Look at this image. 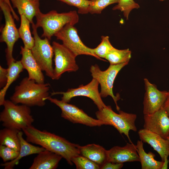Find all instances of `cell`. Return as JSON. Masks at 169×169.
I'll use <instances>...</instances> for the list:
<instances>
[{"mask_svg":"<svg viewBox=\"0 0 169 169\" xmlns=\"http://www.w3.org/2000/svg\"><path fill=\"white\" fill-rule=\"evenodd\" d=\"M26 140L62 156L70 165L72 159L80 155L79 145L71 143L65 138L46 131H41L32 125L22 130Z\"/></svg>","mask_w":169,"mask_h":169,"instance_id":"obj_1","label":"cell"},{"mask_svg":"<svg viewBox=\"0 0 169 169\" xmlns=\"http://www.w3.org/2000/svg\"><path fill=\"white\" fill-rule=\"evenodd\" d=\"M50 86L49 83H38L25 77L15 87L10 100L15 104L30 107L43 106L46 104L45 99L49 96Z\"/></svg>","mask_w":169,"mask_h":169,"instance_id":"obj_2","label":"cell"},{"mask_svg":"<svg viewBox=\"0 0 169 169\" xmlns=\"http://www.w3.org/2000/svg\"><path fill=\"white\" fill-rule=\"evenodd\" d=\"M37 28L41 27L43 30L42 37L50 40L52 37L66 25H74L79 21V16L75 10L67 12L58 13L52 10L46 13L41 12L35 16Z\"/></svg>","mask_w":169,"mask_h":169,"instance_id":"obj_3","label":"cell"},{"mask_svg":"<svg viewBox=\"0 0 169 169\" xmlns=\"http://www.w3.org/2000/svg\"><path fill=\"white\" fill-rule=\"evenodd\" d=\"M3 106L0 121L4 127L21 131L32 125L34 119L30 107L18 105L8 100H5Z\"/></svg>","mask_w":169,"mask_h":169,"instance_id":"obj_4","label":"cell"},{"mask_svg":"<svg viewBox=\"0 0 169 169\" xmlns=\"http://www.w3.org/2000/svg\"><path fill=\"white\" fill-rule=\"evenodd\" d=\"M119 113L115 112L110 106L107 105L95 113L97 119L102 121L104 125L113 126L122 134H124L128 138L130 143H132L129 136L131 130L137 131L135 125L137 115L120 110Z\"/></svg>","mask_w":169,"mask_h":169,"instance_id":"obj_5","label":"cell"},{"mask_svg":"<svg viewBox=\"0 0 169 169\" xmlns=\"http://www.w3.org/2000/svg\"><path fill=\"white\" fill-rule=\"evenodd\" d=\"M128 63H125L116 65H110L106 70L102 71L96 64L92 65L90 71L93 78L97 80L101 87L100 92L102 98H105L110 96L113 99L116 105L117 110L119 111L120 108L117 102L120 99L118 94L115 95L113 93V88L115 79L119 72Z\"/></svg>","mask_w":169,"mask_h":169,"instance_id":"obj_6","label":"cell"},{"mask_svg":"<svg viewBox=\"0 0 169 169\" xmlns=\"http://www.w3.org/2000/svg\"><path fill=\"white\" fill-rule=\"evenodd\" d=\"M31 24L34 39V45L30 50L31 53L42 70L53 80L54 68L52 59L54 53L52 46L47 38H45L42 39L39 37L34 23Z\"/></svg>","mask_w":169,"mask_h":169,"instance_id":"obj_7","label":"cell"},{"mask_svg":"<svg viewBox=\"0 0 169 169\" xmlns=\"http://www.w3.org/2000/svg\"><path fill=\"white\" fill-rule=\"evenodd\" d=\"M0 7L5 19V25L1 31L0 42H5L6 44V57L8 66L15 60L13 56V48L15 43L20 37L9 7L3 0H0Z\"/></svg>","mask_w":169,"mask_h":169,"instance_id":"obj_8","label":"cell"},{"mask_svg":"<svg viewBox=\"0 0 169 169\" xmlns=\"http://www.w3.org/2000/svg\"><path fill=\"white\" fill-rule=\"evenodd\" d=\"M54 36L57 39L62 41L63 44L76 57L85 55L105 61L94 53L93 49L88 47L83 43L78 35L77 29L74 25L69 24L66 25Z\"/></svg>","mask_w":169,"mask_h":169,"instance_id":"obj_9","label":"cell"},{"mask_svg":"<svg viewBox=\"0 0 169 169\" xmlns=\"http://www.w3.org/2000/svg\"><path fill=\"white\" fill-rule=\"evenodd\" d=\"M55 67L53 80H58L66 72H75L79 68L75 55L63 44L55 41L52 43Z\"/></svg>","mask_w":169,"mask_h":169,"instance_id":"obj_10","label":"cell"},{"mask_svg":"<svg viewBox=\"0 0 169 169\" xmlns=\"http://www.w3.org/2000/svg\"><path fill=\"white\" fill-rule=\"evenodd\" d=\"M58 106L61 111V116L73 123H79L90 127L104 125L103 122L90 117L74 105L49 96L45 99Z\"/></svg>","mask_w":169,"mask_h":169,"instance_id":"obj_11","label":"cell"},{"mask_svg":"<svg viewBox=\"0 0 169 169\" xmlns=\"http://www.w3.org/2000/svg\"><path fill=\"white\" fill-rule=\"evenodd\" d=\"M99 83L97 80L93 78L88 84L81 85L76 88L68 89L66 92H53L51 96L62 95L61 100L69 103L72 98L78 96L87 97L93 100L99 110L106 106L102 100L98 90Z\"/></svg>","mask_w":169,"mask_h":169,"instance_id":"obj_12","label":"cell"},{"mask_svg":"<svg viewBox=\"0 0 169 169\" xmlns=\"http://www.w3.org/2000/svg\"><path fill=\"white\" fill-rule=\"evenodd\" d=\"M145 92L143 102V113L152 114L162 107L168 92L158 90L156 85L150 83L146 78L144 79Z\"/></svg>","mask_w":169,"mask_h":169,"instance_id":"obj_13","label":"cell"},{"mask_svg":"<svg viewBox=\"0 0 169 169\" xmlns=\"http://www.w3.org/2000/svg\"><path fill=\"white\" fill-rule=\"evenodd\" d=\"M143 128L166 139L169 136V117L162 107L151 114L144 115Z\"/></svg>","mask_w":169,"mask_h":169,"instance_id":"obj_14","label":"cell"},{"mask_svg":"<svg viewBox=\"0 0 169 169\" xmlns=\"http://www.w3.org/2000/svg\"><path fill=\"white\" fill-rule=\"evenodd\" d=\"M107 161L117 163L140 161L136 145L127 143L123 147L115 146L107 150Z\"/></svg>","mask_w":169,"mask_h":169,"instance_id":"obj_15","label":"cell"},{"mask_svg":"<svg viewBox=\"0 0 169 169\" xmlns=\"http://www.w3.org/2000/svg\"><path fill=\"white\" fill-rule=\"evenodd\" d=\"M140 140L149 144L156 151L161 160L169 156V140L147 129L143 128L138 132Z\"/></svg>","mask_w":169,"mask_h":169,"instance_id":"obj_16","label":"cell"},{"mask_svg":"<svg viewBox=\"0 0 169 169\" xmlns=\"http://www.w3.org/2000/svg\"><path fill=\"white\" fill-rule=\"evenodd\" d=\"M20 60L23 69L27 70L29 79L33 80L39 84L44 83V76L40 66L33 56L31 50L20 47Z\"/></svg>","mask_w":169,"mask_h":169,"instance_id":"obj_17","label":"cell"},{"mask_svg":"<svg viewBox=\"0 0 169 169\" xmlns=\"http://www.w3.org/2000/svg\"><path fill=\"white\" fill-rule=\"evenodd\" d=\"M61 156L45 150L34 158L29 169H55L62 158Z\"/></svg>","mask_w":169,"mask_h":169,"instance_id":"obj_18","label":"cell"},{"mask_svg":"<svg viewBox=\"0 0 169 169\" xmlns=\"http://www.w3.org/2000/svg\"><path fill=\"white\" fill-rule=\"evenodd\" d=\"M22 131H19L18 133L20 143L19 155L16 159L13 161L2 163L1 166L4 167V169H13L15 166L19 163L20 160L22 158L32 154H38L45 150L41 146L33 145L25 140L23 136V132Z\"/></svg>","mask_w":169,"mask_h":169,"instance_id":"obj_19","label":"cell"},{"mask_svg":"<svg viewBox=\"0 0 169 169\" xmlns=\"http://www.w3.org/2000/svg\"><path fill=\"white\" fill-rule=\"evenodd\" d=\"M80 154L100 167L107 161V150L99 145L92 144L79 147Z\"/></svg>","mask_w":169,"mask_h":169,"instance_id":"obj_20","label":"cell"},{"mask_svg":"<svg viewBox=\"0 0 169 169\" xmlns=\"http://www.w3.org/2000/svg\"><path fill=\"white\" fill-rule=\"evenodd\" d=\"M13 8H17L20 15H25L32 24L33 18L41 11L39 0H10Z\"/></svg>","mask_w":169,"mask_h":169,"instance_id":"obj_21","label":"cell"},{"mask_svg":"<svg viewBox=\"0 0 169 169\" xmlns=\"http://www.w3.org/2000/svg\"><path fill=\"white\" fill-rule=\"evenodd\" d=\"M136 146L142 169H161L163 161L156 160L154 159L155 155L153 152H146L143 148V142L141 140L137 141Z\"/></svg>","mask_w":169,"mask_h":169,"instance_id":"obj_22","label":"cell"},{"mask_svg":"<svg viewBox=\"0 0 169 169\" xmlns=\"http://www.w3.org/2000/svg\"><path fill=\"white\" fill-rule=\"evenodd\" d=\"M8 73L7 83L0 91V105L3 106L5 100V96L10 85L19 77L23 69L20 60L14 61L8 66Z\"/></svg>","mask_w":169,"mask_h":169,"instance_id":"obj_23","label":"cell"},{"mask_svg":"<svg viewBox=\"0 0 169 169\" xmlns=\"http://www.w3.org/2000/svg\"><path fill=\"white\" fill-rule=\"evenodd\" d=\"M19 131L6 127L0 131V144L18 151L20 149Z\"/></svg>","mask_w":169,"mask_h":169,"instance_id":"obj_24","label":"cell"},{"mask_svg":"<svg viewBox=\"0 0 169 169\" xmlns=\"http://www.w3.org/2000/svg\"><path fill=\"white\" fill-rule=\"evenodd\" d=\"M20 25L18 29L20 38L23 42L24 47L31 50L33 47L34 44V39L31 35L30 30L29 20L24 15H20Z\"/></svg>","mask_w":169,"mask_h":169,"instance_id":"obj_25","label":"cell"},{"mask_svg":"<svg viewBox=\"0 0 169 169\" xmlns=\"http://www.w3.org/2000/svg\"><path fill=\"white\" fill-rule=\"evenodd\" d=\"M131 51L129 49H118L113 47L105 58L110 65L129 63L131 57Z\"/></svg>","mask_w":169,"mask_h":169,"instance_id":"obj_26","label":"cell"},{"mask_svg":"<svg viewBox=\"0 0 169 169\" xmlns=\"http://www.w3.org/2000/svg\"><path fill=\"white\" fill-rule=\"evenodd\" d=\"M117 4L114 7L112 10H119L123 12L126 20L128 19L129 14L134 9H138L140 5L134 0H119Z\"/></svg>","mask_w":169,"mask_h":169,"instance_id":"obj_27","label":"cell"},{"mask_svg":"<svg viewBox=\"0 0 169 169\" xmlns=\"http://www.w3.org/2000/svg\"><path fill=\"white\" fill-rule=\"evenodd\" d=\"M119 0H90L89 13L100 14L109 5L117 3Z\"/></svg>","mask_w":169,"mask_h":169,"instance_id":"obj_28","label":"cell"},{"mask_svg":"<svg viewBox=\"0 0 169 169\" xmlns=\"http://www.w3.org/2000/svg\"><path fill=\"white\" fill-rule=\"evenodd\" d=\"M77 169H99L100 166L88 158L80 155L76 156L72 159Z\"/></svg>","mask_w":169,"mask_h":169,"instance_id":"obj_29","label":"cell"},{"mask_svg":"<svg viewBox=\"0 0 169 169\" xmlns=\"http://www.w3.org/2000/svg\"><path fill=\"white\" fill-rule=\"evenodd\" d=\"M101 39L100 44L93 49V50L94 53L98 57L101 59L105 58L114 47L110 42L109 36H102Z\"/></svg>","mask_w":169,"mask_h":169,"instance_id":"obj_30","label":"cell"},{"mask_svg":"<svg viewBox=\"0 0 169 169\" xmlns=\"http://www.w3.org/2000/svg\"><path fill=\"white\" fill-rule=\"evenodd\" d=\"M69 5L77 8L78 12L80 14H84L89 13L90 0H57Z\"/></svg>","mask_w":169,"mask_h":169,"instance_id":"obj_31","label":"cell"},{"mask_svg":"<svg viewBox=\"0 0 169 169\" xmlns=\"http://www.w3.org/2000/svg\"><path fill=\"white\" fill-rule=\"evenodd\" d=\"M19 153V151L0 145V156L4 162L15 159L18 156Z\"/></svg>","mask_w":169,"mask_h":169,"instance_id":"obj_32","label":"cell"},{"mask_svg":"<svg viewBox=\"0 0 169 169\" xmlns=\"http://www.w3.org/2000/svg\"><path fill=\"white\" fill-rule=\"evenodd\" d=\"M8 73V68L5 69L0 66V88L2 89L6 85Z\"/></svg>","mask_w":169,"mask_h":169,"instance_id":"obj_33","label":"cell"},{"mask_svg":"<svg viewBox=\"0 0 169 169\" xmlns=\"http://www.w3.org/2000/svg\"><path fill=\"white\" fill-rule=\"evenodd\" d=\"M123 166V163H115L107 161L100 168L101 169H120Z\"/></svg>","mask_w":169,"mask_h":169,"instance_id":"obj_34","label":"cell"},{"mask_svg":"<svg viewBox=\"0 0 169 169\" xmlns=\"http://www.w3.org/2000/svg\"><path fill=\"white\" fill-rule=\"evenodd\" d=\"M6 3L9 7L11 13L13 15V18L15 19L17 21H18L19 20V18L15 12L14 9H13V7H12L11 4L10 0H3Z\"/></svg>","mask_w":169,"mask_h":169,"instance_id":"obj_35","label":"cell"},{"mask_svg":"<svg viewBox=\"0 0 169 169\" xmlns=\"http://www.w3.org/2000/svg\"><path fill=\"white\" fill-rule=\"evenodd\" d=\"M166 100L162 108L166 111L167 115L169 117V92Z\"/></svg>","mask_w":169,"mask_h":169,"instance_id":"obj_36","label":"cell"},{"mask_svg":"<svg viewBox=\"0 0 169 169\" xmlns=\"http://www.w3.org/2000/svg\"><path fill=\"white\" fill-rule=\"evenodd\" d=\"M163 161V163L161 168V169H167L168 167V164L169 161V160L168 158H165Z\"/></svg>","mask_w":169,"mask_h":169,"instance_id":"obj_37","label":"cell"},{"mask_svg":"<svg viewBox=\"0 0 169 169\" xmlns=\"http://www.w3.org/2000/svg\"><path fill=\"white\" fill-rule=\"evenodd\" d=\"M165 0H159V1H163Z\"/></svg>","mask_w":169,"mask_h":169,"instance_id":"obj_38","label":"cell"},{"mask_svg":"<svg viewBox=\"0 0 169 169\" xmlns=\"http://www.w3.org/2000/svg\"><path fill=\"white\" fill-rule=\"evenodd\" d=\"M166 139L168 140H169V136H168V137Z\"/></svg>","mask_w":169,"mask_h":169,"instance_id":"obj_39","label":"cell"},{"mask_svg":"<svg viewBox=\"0 0 169 169\" xmlns=\"http://www.w3.org/2000/svg\"><path fill=\"white\" fill-rule=\"evenodd\" d=\"M168 92H169V91H168Z\"/></svg>","mask_w":169,"mask_h":169,"instance_id":"obj_40","label":"cell"}]
</instances>
